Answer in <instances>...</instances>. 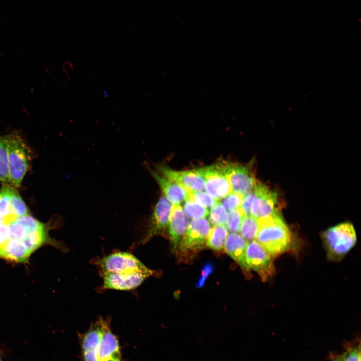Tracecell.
<instances>
[{
    "label": "cell",
    "instance_id": "4dcf8cb0",
    "mask_svg": "<svg viewBox=\"0 0 361 361\" xmlns=\"http://www.w3.org/2000/svg\"><path fill=\"white\" fill-rule=\"evenodd\" d=\"M8 226L10 239L23 241L28 234L25 228L15 220L11 222Z\"/></svg>",
    "mask_w": 361,
    "mask_h": 361
},
{
    "label": "cell",
    "instance_id": "f546056e",
    "mask_svg": "<svg viewBox=\"0 0 361 361\" xmlns=\"http://www.w3.org/2000/svg\"><path fill=\"white\" fill-rule=\"evenodd\" d=\"M340 356L341 361H360L359 340L348 345L346 351Z\"/></svg>",
    "mask_w": 361,
    "mask_h": 361
},
{
    "label": "cell",
    "instance_id": "d4e9b609",
    "mask_svg": "<svg viewBox=\"0 0 361 361\" xmlns=\"http://www.w3.org/2000/svg\"><path fill=\"white\" fill-rule=\"evenodd\" d=\"M211 209L209 213L210 223L214 226H225L228 213L224 207L218 201Z\"/></svg>",
    "mask_w": 361,
    "mask_h": 361
},
{
    "label": "cell",
    "instance_id": "9a60e30c",
    "mask_svg": "<svg viewBox=\"0 0 361 361\" xmlns=\"http://www.w3.org/2000/svg\"><path fill=\"white\" fill-rule=\"evenodd\" d=\"M189 224L188 217L179 205H172L168 225L169 234L174 251H177L179 241Z\"/></svg>",
    "mask_w": 361,
    "mask_h": 361
},
{
    "label": "cell",
    "instance_id": "9c48e42d",
    "mask_svg": "<svg viewBox=\"0 0 361 361\" xmlns=\"http://www.w3.org/2000/svg\"><path fill=\"white\" fill-rule=\"evenodd\" d=\"M100 275L148 269L133 254L125 252H117L96 261Z\"/></svg>",
    "mask_w": 361,
    "mask_h": 361
},
{
    "label": "cell",
    "instance_id": "836d02e7",
    "mask_svg": "<svg viewBox=\"0 0 361 361\" xmlns=\"http://www.w3.org/2000/svg\"><path fill=\"white\" fill-rule=\"evenodd\" d=\"M4 222L3 218L0 216V224Z\"/></svg>",
    "mask_w": 361,
    "mask_h": 361
},
{
    "label": "cell",
    "instance_id": "83f0119b",
    "mask_svg": "<svg viewBox=\"0 0 361 361\" xmlns=\"http://www.w3.org/2000/svg\"><path fill=\"white\" fill-rule=\"evenodd\" d=\"M243 197L244 195L240 193L232 192L221 199V202H219L224 207L227 211L229 212L240 208Z\"/></svg>",
    "mask_w": 361,
    "mask_h": 361
},
{
    "label": "cell",
    "instance_id": "4fadbf2b",
    "mask_svg": "<svg viewBox=\"0 0 361 361\" xmlns=\"http://www.w3.org/2000/svg\"><path fill=\"white\" fill-rule=\"evenodd\" d=\"M155 168L162 175L187 190L197 191L204 189L205 179L199 168L179 171L172 169L164 164H156Z\"/></svg>",
    "mask_w": 361,
    "mask_h": 361
},
{
    "label": "cell",
    "instance_id": "6da1fadb",
    "mask_svg": "<svg viewBox=\"0 0 361 361\" xmlns=\"http://www.w3.org/2000/svg\"><path fill=\"white\" fill-rule=\"evenodd\" d=\"M79 337L83 361H121L119 341L108 318L99 317Z\"/></svg>",
    "mask_w": 361,
    "mask_h": 361
},
{
    "label": "cell",
    "instance_id": "2e32d148",
    "mask_svg": "<svg viewBox=\"0 0 361 361\" xmlns=\"http://www.w3.org/2000/svg\"><path fill=\"white\" fill-rule=\"evenodd\" d=\"M248 241L237 233L229 234L226 240V252L245 271H248L245 261V251Z\"/></svg>",
    "mask_w": 361,
    "mask_h": 361
},
{
    "label": "cell",
    "instance_id": "5b68a950",
    "mask_svg": "<svg viewBox=\"0 0 361 361\" xmlns=\"http://www.w3.org/2000/svg\"><path fill=\"white\" fill-rule=\"evenodd\" d=\"M210 230V223L207 219L193 220L178 244L176 252L181 258L189 261L204 248Z\"/></svg>",
    "mask_w": 361,
    "mask_h": 361
},
{
    "label": "cell",
    "instance_id": "f1b7e54d",
    "mask_svg": "<svg viewBox=\"0 0 361 361\" xmlns=\"http://www.w3.org/2000/svg\"><path fill=\"white\" fill-rule=\"evenodd\" d=\"M15 220L25 228L28 234L46 228L43 224L29 215L17 217Z\"/></svg>",
    "mask_w": 361,
    "mask_h": 361
},
{
    "label": "cell",
    "instance_id": "7402d4cb",
    "mask_svg": "<svg viewBox=\"0 0 361 361\" xmlns=\"http://www.w3.org/2000/svg\"><path fill=\"white\" fill-rule=\"evenodd\" d=\"M184 205V212L186 216L193 220L205 218L209 213L208 209L188 198Z\"/></svg>",
    "mask_w": 361,
    "mask_h": 361
},
{
    "label": "cell",
    "instance_id": "ffe728a7",
    "mask_svg": "<svg viewBox=\"0 0 361 361\" xmlns=\"http://www.w3.org/2000/svg\"><path fill=\"white\" fill-rule=\"evenodd\" d=\"M11 189V187L5 185L0 189V216L8 225L16 218L12 212L10 205Z\"/></svg>",
    "mask_w": 361,
    "mask_h": 361
},
{
    "label": "cell",
    "instance_id": "1f68e13d",
    "mask_svg": "<svg viewBox=\"0 0 361 361\" xmlns=\"http://www.w3.org/2000/svg\"><path fill=\"white\" fill-rule=\"evenodd\" d=\"M9 239V226L3 222L0 224V251Z\"/></svg>",
    "mask_w": 361,
    "mask_h": 361
},
{
    "label": "cell",
    "instance_id": "603a6c76",
    "mask_svg": "<svg viewBox=\"0 0 361 361\" xmlns=\"http://www.w3.org/2000/svg\"><path fill=\"white\" fill-rule=\"evenodd\" d=\"M10 205L13 214L16 217L29 215V211L16 189L11 187Z\"/></svg>",
    "mask_w": 361,
    "mask_h": 361
},
{
    "label": "cell",
    "instance_id": "4316f807",
    "mask_svg": "<svg viewBox=\"0 0 361 361\" xmlns=\"http://www.w3.org/2000/svg\"><path fill=\"white\" fill-rule=\"evenodd\" d=\"M187 191L188 198L207 209L211 208L218 202L207 192L202 191L187 190Z\"/></svg>",
    "mask_w": 361,
    "mask_h": 361
},
{
    "label": "cell",
    "instance_id": "d6a6232c",
    "mask_svg": "<svg viewBox=\"0 0 361 361\" xmlns=\"http://www.w3.org/2000/svg\"><path fill=\"white\" fill-rule=\"evenodd\" d=\"M330 361H341L340 356H334Z\"/></svg>",
    "mask_w": 361,
    "mask_h": 361
},
{
    "label": "cell",
    "instance_id": "484cf974",
    "mask_svg": "<svg viewBox=\"0 0 361 361\" xmlns=\"http://www.w3.org/2000/svg\"><path fill=\"white\" fill-rule=\"evenodd\" d=\"M245 216L241 208L229 211L226 227L231 233L239 232L240 225Z\"/></svg>",
    "mask_w": 361,
    "mask_h": 361
},
{
    "label": "cell",
    "instance_id": "3957f363",
    "mask_svg": "<svg viewBox=\"0 0 361 361\" xmlns=\"http://www.w3.org/2000/svg\"><path fill=\"white\" fill-rule=\"evenodd\" d=\"M322 240L328 258L338 261L354 246L356 236L352 225L343 223L327 230L322 235Z\"/></svg>",
    "mask_w": 361,
    "mask_h": 361
},
{
    "label": "cell",
    "instance_id": "ac0fdd59",
    "mask_svg": "<svg viewBox=\"0 0 361 361\" xmlns=\"http://www.w3.org/2000/svg\"><path fill=\"white\" fill-rule=\"evenodd\" d=\"M228 235L225 226H214L211 229L206 241V246L216 251L221 250Z\"/></svg>",
    "mask_w": 361,
    "mask_h": 361
},
{
    "label": "cell",
    "instance_id": "8fae6325",
    "mask_svg": "<svg viewBox=\"0 0 361 361\" xmlns=\"http://www.w3.org/2000/svg\"><path fill=\"white\" fill-rule=\"evenodd\" d=\"M172 205L165 198L161 196L155 205L142 244L149 241L152 237L163 234L168 228Z\"/></svg>",
    "mask_w": 361,
    "mask_h": 361
},
{
    "label": "cell",
    "instance_id": "277c9868",
    "mask_svg": "<svg viewBox=\"0 0 361 361\" xmlns=\"http://www.w3.org/2000/svg\"><path fill=\"white\" fill-rule=\"evenodd\" d=\"M8 135L10 184L19 187L29 169L31 152L18 132H12Z\"/></svg>",
    "mask_w": 361,
    "mask_h": 361
},
{
    "label": "cell",
    "instance_id": "52a82bcc",
    "mask_svg": "<svg viewBox=\"0 0 361 361\" xmlns=\"http://www.w3.org/2000/svg\"><path fill=\"white\" fill-rule=\"evenodd\" d=\"M244 257L247 270L256 271L263 280L273 275V257L256 240L247 242Z\"/></svg>",
    "mask_w": 361,
    "mask_h": 361
},
{
    "label": "cell",
    "instance_id": "e0dca14e",
    "mask_svg": "<svg viewBox=\"0 0 361 361\" xmlns=\"http://www.w3.org/2000/svg\"><path fill=\"white\" fill-rule=\"evenodd\" d=\"M31 253L22 240L10 238L0 251V257L24 262Z\"/></svg>",
    "mask_w": 361,
    "mask_h": 361
},
{
    "label": "cell",
    "instance_id": "8992f818",
    "mask_svg": "<svg viewBox=\"0 0 361 361\" xmlns=\"http://www.w3.org/2000/svg\"><path fill=\"white\" fill-rule=\"evenodd\" d=\"M230 183L232 192L245 195L253 188L256 180L252 164L230 161L219 162Z\"/></svg>",
    "mask_w": 361,
    "mask_h": 361
},
{
    "label": "cell",
    "instance_id": "7a4b0ae2",
    "mask_svg": "<svg viewBox=\"0 0 361 361\" xmlns=\"http://www.w3.org/2000/svg\"><path fill=\"white\" fill-rule=\"evenodd\" d=\"M257 220L259 229L255 240L272 257L289 250L292 245L291 233L277 212Z\"/></svg>",
    "mask_w": 361,
    "mask_h": 361
},
{
    "label": "cell",
    "instance_id": "ba28073f",
    "mask_svg": "<svg viewBox=\"0 0 361 361\" xmlns=\"http://www.w3.org/2000/svg\"><path fill=\"white\" fill-rule=\"evenodd\" d=\"M153 270H134L116 273L101 274L103 289L128 291L139 286L147 278L154 274Z\"/></svg>",
    "mask_w": 361,
    "mask_h": 361
},
{
    "label": "cell",
    "instance_id": "5bb4252c",
    "mask_svg": "<svg viewBox=\"0 0 361 361\" xmlns=\"http://www.w3.org/2000/svg\"><path fill=\"white\" fill-rule=\"evenodd\" d=\"M148 169L159 185L165 198L172 205H180L188 198V194L186 188L149 167Z\"/></svg>",
    "mask_w": 361,
    "mask_h": 361
},
{
    "label": "cell",
    "instance_id": "30bf717a",
    "mask_svg": "<svg viewBox=\"0 0 361 361\" xmlns=\"http://www.w3.org/2000/svg\"><path fill=\"white\" fill-rule=\"evenodd\" d=\"M199 169L205 179L206 192L215 200L219 201L232 192L219 162Z\"/></svg>",
    "mask_w": 361,
    "mask_h": 361
},
{
    "label": "cell",
    "instance_id": "7c38bea8",
    "mask_svg": "<svg viewBox=\"0 0 361 361\" xmlns=\"http://www.w3.org/2000/svg\"><path fill=\"white\" fill-rule=\"evenodd\" d=\"M253 189L255 195L250 209V215L259 219L276 212L277 194L262 183L256 181Z\"/></svg>",
    "mask_w": 361,
    "mask_h": 361
},
{
    "label": "cell",
    "instance_id": "cb8c5ba5",
    "mask_svg": "<svg viewBox=\"0 0 361 361\" xmlns=\"http://www.w3.org/2000/svg\"><path fill=\"white\" fill-rule=\"evenodd\" d=\"M47 237L45 228L28 234L23 241L28 249L32 252L46 240Z\"/></svg>",
    "mask_w": 361,
    "mask_h": 361
},
{
    "label": "cell",
    "instance_id": "d6986e66",
    "mask_svg": "<svg viewBox=\"0 0 361 361\" xmlns=\"http://www.w3.org/2000/svg\"><path fill=\"white\" fill-rule=\"evenodd\" d=\"M8 135H0V182L10 184Z\"/></svg>",
    "mask_w": 361,
    "mask_h": 361
},
{
    "label": "cell",
    "instance_id": "44dd1931",
    "mask_svg": "<svg viewBox=\"0 0 361 361\" xmlns=\"http://www.w3.org/2000/svg\"><path fill=\"white\" fill-rule=\"evenodd\" d=\"M258 223L256 218L251 215H245L242 221L239 231L246 241L255 240L258 232Z\"/></svg>",
    "mask_w": 361,
    "mask_h": 361
},
{
    "label": "cell",
    "instance_id": "e575fe53",
    "mask_svg": "<svg viewBox=\"0 0 361 361\" xmlns=\"http://www.w3.org/2000/svg\"><path fill=\"white\" fill-rule=\"evenodd\" d=\"M0 361H2V359H1V357H0Z\"/></svg>",
    "mask_w": 361,
    "mask_h": 361
}]
</instances>
